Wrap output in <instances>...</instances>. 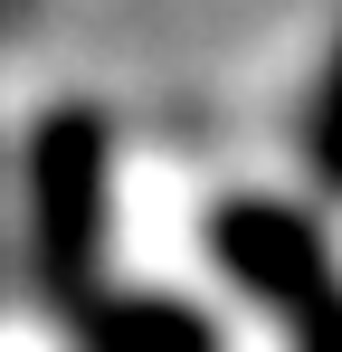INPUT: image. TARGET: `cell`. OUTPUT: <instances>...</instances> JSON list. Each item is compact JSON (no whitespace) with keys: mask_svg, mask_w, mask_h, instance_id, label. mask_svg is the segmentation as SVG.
I'll list each match as a JSON object with an SVG mask.
<instances>
[{"mask_svg":"<svg viewBox=\"0 0 342 352\" xmlns=\"http://www.w3.org/2000/svg\"><path fill=\"white\" fill-rule=\"evenodd\" d=\"M209 238H219V267L285 324V352H342V276H333V248L304 210L219 200Z\"/></svg>","mask_w":342,"mask_h":352,"instance_id":"cell-1","label":"cell"},{"mask_svg":"<svg viewBox=\"0 0 342 352\" xmlns=\"http://www.w3.org/2000/svg\"><path fill=\"white\" fill-rule=\"evenodd\" d=\"M29 200H38V286L76 314L95 295V248H105V124L95 115H48Z\"/></svg>","mask_w":342,"mask_h":352,"instance_id":"cell-2","label":"cell"},{"mask_svg":"<svg viewBox=\"0 0 342 352\" xmlns=\"http://www.w3.org/2000/svg\"><path fill=\"white\" fill-rule=\"evenodd\" d=\"M76 343L86 352H219V333L171 295H86Z\"/></svg>","mask_w":342,"mask_h":352,"instance_id":"cell-3","label":"cell"},{"mask_svg":"<svg viewBox=\"0 0 342 352\" xmlns=\"http://www.w3.org/2000/svg\"><path fill=\"white\" fill-rule=\"evenodd\" d=\"M304 153L342 190V38H333V67H323V96H314V124H304Z\"/></svg>","mask_w":342,"mask_h":352,"instance_id":"cell-4","label":"cell"}]
</instances>
